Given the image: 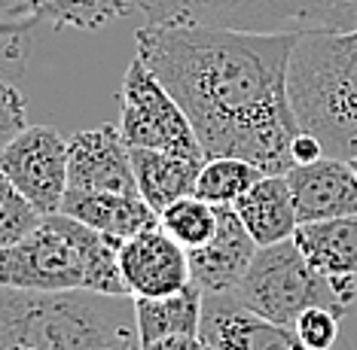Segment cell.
<instances>
[{
    "instance_id": "1",
    "label": "cell",
    "mask_w": 357,
    "mask_h": 350,
    "mask_svg": "<svg viewBox=\"0 0 357 350\" xmlns=\"http://www.w3.org/2000/svg\"><path fill=\"white\" fill-rule=\"evenodd\" d=\"M299 37L144 24L135 49L190 116L205 159H245L263 174H287L299 134L287 70Z\"/></svg>"
},
{
    "instance_id": "2",
    "label": "cell",
    "mask_w": 357,
    "mask_h": 350,
    "mask_svg": "<svg viewBox=\"0 0 357 350\" xmlns=\"http://www.w3.org/2000/svg\"><path fill=\"white\" fill-rule=\"evenodd\" d=\"M0 350H141L135 299L0 287Z\"/></svg>"
},
{
    "instance_id": "3",
    "label": "cell",
    "mask_w": 357,
    "mask_h": 350,
    "mask_svg": "<svg viewBox=\"0 0 357 350\" xmlns=\"http://www.w3.org/2000/svg\"><path fill=\"white\" fill-rule=\"evenodd\" d=\"M119 247L123 241L107 238L64 214L43 216L31 234L0 250V287L128 296L119 271Z\"/></svg>"
},
{
    "instance_id": "4",
    "label": "cell",
    "mask_w": 357,
    "mask_h": 350,
    "mask_svg": "<svg viewBox=\"0 0 357 350\" xmlns=\"http://www.w3.org/2000/svg\"><path fill=\"white\" fill-rule=\"evenodd\" d=\"M287 95L299 132L318 137L330 159H357V28L299 37Z\"/></svg>"
},
{
    "instance_id": "5",
    "label": "cell",
    "mask_w": 357,
    "mask_h": 350,
    "mask_svg": "<svg viewBox=\"0 0 357 350\" xmlns=\"http://www.w3.org/2000/svg\"><path fill=\"white\" fill-rule=\"evenodd\" d=\"M147 24H205L254 34L354 31L357 0H141Z\"/></svg>"
},
{
    "instance_id": "6",
    "label": "cell",
    "mask_w": 357,
    "mask_h": 350,
    "mask_svg": "<svg viewBox=\"0 0 357 350\" xmlns=\"http://www.w3.org/2000/svg\"><path fill=\"white\" fill-rule=\"evenodd\" d=\"M232 296L245 308H250L257 317L275 323V326H287V329H294L299 314L314 305L333 308V311L342 317L348 311L333 296L327 280L305 262V256L299 253L294 238L259 247L248 274L241 278Z\"/></svg>"
},
{
    "instance_id": "7",
    "label": "cell",
    "mask_w": 357,
    "mask_h": 350,
    "mask_svg": "<svg viewBox=\"0 0 357 350\" xmlns=\"http://www.w3.org/2000/svg\"><path fill=\"white\" fill-rule=\"evenodd\" d=\"M119 134L128 150H159L205 161L190 116L162 79L135 55L119 88Z\"/></svg>"
},
{
    "instance_id": "8",
    "label": "cell",
    "mask_w": 357,
    "mask_h": 350,
    "mask_svg": "<svg viewBox=\"0 0 357 350\" xmlns=\"http://www.w3.org/2000/svg\"><path fill=\"white\" fill-rule=\"evenodd\" d=\"M0 170L40 216L61 214L68 192V141L52 125H28L0 152Z\"/></svg>"
},
{
    "instance_id": "9",
    "label": "cell",
    "mask_w": 357,
    "mask_h": 350,
    "mask_svg": "<svg viewBox=\"0 0 357 350\" xmlns=\"http://www.w3.org/2000/svg\"><path fill=\"white\" fill-rule=\"evenodd\" d=\"M119 271L132 299H162L190 287V259L162 225L137 232L119 247Z\"/></svg>"
},
{
    "instance_id": "10",
    "label": "cell",
    "mask_w": 357,
    "mask_h": 350,
    "mask_svg": "<svg viewBox=\"0 0 357 350\" xmlns=\"http://www.w3.org/2000/svg\"><path fill=\"white\" fill-rule=\"evenodd\" d=\"M68 189L141 195L132 168V150L119 128L104 125L77 132L68 141Z\"/></svg>"
},
{
    "instance_id": "11",
    "label": "cell",
    "mask_w": 357,
    "mask_h": 350,
    "mask_svg": "<svg viewBox=\"0 0 357 350\" xmlns=\"http://www.w3.org/2000/svg\"><path fill=\"white\" fill-rule=\"evenodd\" d=\"M199 335L214 350H305L294 329L257 317L232 292L202 296Z\"/></svg>"
},
{
    "instance_id": "12",
    "label": "cell",
    "mask_w": 357,
    "mask_h": 350,
    "mask_svg": "<svg viewBox=\"0 0 357 350\" xmlns=\"http://www.w3.org/2000/svg\"><path fill=\"white\" fill-rule=\"evenodd\" d=\"M294 244L345 308L357 299V216L299 223Z\"/></svg>"
},
{
    "instance_id": "13",
    "label": "cell",
    "mask_w": 357,
    "mask_h": 350,
    "mask_svg": "<svg viewBox=\"0 0 357 350\" xmlns=\"http://www.w3.org/2000/svg\"><path fill=\"white\" fill-rule=\"evenodd\" d=\"M257 241L232 207H217V232L205 247L186 250L190 278L202 292H235L257 256Z\"/></svg>"
},
{
    "instance_id": "14",
    "label": "cell",
    "mask_w": 357,
    "mask_h": 350,
    "mask_svg": "<svg viewBox=\"0 0 357 350\" xmlns=\"http://www.w3.org/2000/svg\"><path fill=\"white\" fill-rule=\"evenodd\" d=\"M287 186L299 223L357 216V174L342 159L324 156L314 165L290 168Z\"/></svg>"
},
{
    "instance_id": "15",
    "label": "cell",
    "mask_w": 357,
    "mask_h": 350,
    "mask_svg": "<svg viewBox=\"0 0 357 350\" xmlns=\"http://www.w3.org/2000/svg\"><path fill=\"white\" fill-rule=\"evenodd\" d=\"M61 214L116 241H128L137 232L159 225V214L141 195H119V192L68 189L61 201Z\"/></svg>"
},
{
    "instance_id": "16",
    "label": "cell",
    "mask_w": 357,
    "mask_h": 350,
    "mask_svg": "<svg viewBox=\"0 0 357 350\" xmlns=\"http://www.w3.org/2000/svg\"><path fill=\"white\" fill-rule=\"evenodd\" d=\"M241 225L257 241V247L290 241L299 229L296 207L290 198L287 174H263L250 189L232 205Z\"/></svg>"
},
{
    "instance_id": "17",
    "label": "cell",
    "mask_w": 357,
    "mask_h": 350,
    "mask_svg": "<svg viewBox=\"0 0 357 350\" xmlns=\"http://www.w3.org/2000/svg\"><path fill=\"white\" fill-rule=\"evenodd\" d=\"M205 161L183 159L174 152H159V150H132V168L137 192L147 205L162 214L168 205L196 195V180Z\"/></svg>"
},
{
    "instance_id": "18",
    "label": "cell",
    "mask_w": 357,
    "mask_h": 350,
    "mask_svg": "<svg viewBox=\"0 0 357 350\" xmlns=\"http://www.w3.org/2000/svg\"><path fill=\"white\" fill-rule=\"evenodd\" d=\"M202 292L196 283L162 299H135V320L141 347L172 335H199L202 326Z\"/></svg>"
},
{
    "instance_id": "19",
    "label": "cell",
    "mask_w": 357,
    "mask_h": 350,
    "mask_svg": "<svg viewBox=\"0 0 357 350\" xmlns=\"http://www.w3.org/2000/svg\"><path fill=\"white\" fill-rule=\"evenodd\" d=\"M25 3L34 22L79 31L104 28L132 10H141V0H25Z\"/></svg>"
},
{
    "instance_id": "20",
    "label": "cell",
    "mask_w": 357,
    "mask_h": 350,
    "mask_svg": "<svg viewBox=\"0 0 357 350\" xmlns=\"http://www.w3.org/2000/svg\"><path fill=\"white\" fill-rule=\"evenodd\" d=\"M259 177L263 170L245 159H205L196 180V195L214 207H232Z\"/></svg>"
},
{
    "instance_id": "21",
    "label": "cell",
    "mask_w": 357,
    "mask_h": 350,
    "mask_svg": "<svg viewBox=\"0 0 357 350\" xmlns=\"http://www.w3.org/2000/svg\"><path fill=\"white\" fill-rule=\"evenodd\" d=\"M162 232H168L181 244L183 250H199L214 238L217 232V207L202 201L199 195H186V198L168 205L159 214Z\"/></svg>"
},
{
    "instance_id": "22",
    "label": "cell",
    "mask_w": 357,
    "mask_h": 350,
    "mask_svg": "<svg viewBox=\"0 0 357 350\" xmlns=\"http://www.w3.org/2000/svg\"><path fill=\"white\" fill-rule=\"evenodd\" d=\"M40 216L34 205L22 195L15 186L6 180V174L0 170V250L13 247L15 241H22L25 234L37 229Z\"/></svg>"
},
{
    "instance_id": "23",
    "label": "cell",
    "mask_w": 357,
    "mask_h": 350,
    "mask_svg": "<svg viewBox=\"0 0 357 350\" xmlns=\"http://www.w3.org/2000/svg\"><path fill=\"white\" fill-rule=\"evenodd\" d=\"M339 320H342V314H336L333 308L314 305L299 314V320L294 323V332L305 350H333L339 338Z\"/></svg>"
},
{
    "instance_id": "24",
    "label": "cell",
    "mask_w": 357,
    "mask_h": 350,
    "mask_svg": "<svg viewBox=\"0 0 357 350\" xmlns=\"http://www.w3.org/2000/svg\"><path fill=\"white\" fill-rule=\"evenodd\" d=\"M28 128V107L22 92L13 86V79L0 77V152L10 146L15 134Z\"/></svg>"
},
{
    "instance_id": "25",
    "label": "cell",
    "mask_w": 357,
    "mask_h": 350,
    "mask_svg": "<svg viewBox=\"0 0 357 350\" xmlns=\"http://www.w3.org/2000/svg\"><path fill=\"white\" fill-rule=\"evenodd\" d=\"M327 152H324V143L318 137L299 132L294 137V143H290V159H294V168L296 165H314V161H321Z\"/></svg>"
},
{
    "instance_id": "26",
    "label": "cell",
    "mask_w": 357,
    "mask_h": 350,
    "mask_svg": "<svg viewBox=\"0 0 357 350\" xmlns=\"http://www.w3.org/2000/svg\"><path fill=\"white\" fill-rule=\"evenodd\" d=\"M141 350H214V347L205 344L202 335H172V338L153 341V344H144Z\"/></svg>"
},
{
    "instance_id": "27",
    "label": "cell",
    "mask_w": 357,
    "mask_h": 350,
    "mask_svg": "<svg viewBox=\"0 0 357 350\" xmlns=\"http://www.w3.org/2000/svg\"><path fill=\"white\" fill-rule=\"evenodd\" d=\"M0 19H31L25 0H0Z\"/></svg>"
},
{
    "instance_id": "28",
    "label": "cell",
    "mask_w": 357,
    "mask_h": 350,
    "mask_svg": "<svg viewBox=\"0 0 357 350\" xmlns=\"http://www.w3.org/2000/svg\"><path fill=\"white\" fill-rule=\"evenodd\" d=\"M348 165H351V168H354V174H357V159H351V161H348Z\"/></svg>"
}]
</instances>
